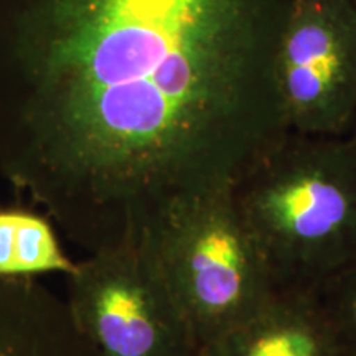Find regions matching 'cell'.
<instances>
[{
  "label": "cell",
  "mask_w": 356,
  "mask_h": 356,
  "mask_svg": "<svg viewBox=\"0 0 356 356\" xmlns=\"http://www.w3.org/2000/svg\"><path fill=\"white\" fill-rule=\"evenodd\" d=\"M293 0H0V173L88 254L233 186L289 132Z\"/></svg>",
  "instance_id": "obj_1"
},
{
  "label": "cell",
  "mask_w": 356,
  "mask_h": 356,
  "mask_svg": "<svg viewBox=\"0 0 356 356\" xmlns=\"http://www.w3.org/2000/svg\"><path fill=\"white\" fill-rule=\"evenodd\" d=\"M233 198L279 291L314 292L356 259V142L289 131Z\"/></svg>",
  "instance_id": "obj_2"
},
{
  "label": "cell",
  "mask_w": 356,
  "mask_h": 356,
  "mask_svg": "<svg viewBox=\"0 0 356 356\" xmlns=\"http://www.w3.org/2000/svg\"><path fill=\"white\" fill-rule=\"evenodd\" d=\"M142 239L200 348L279 292L236 208L233 186L177 204Z\"/></svg>",
  "instance_id": "obj_3"
},
{
  "label": "cell",
  "mask_w": 356,
  "mask_h": 356,
  "mask_svg": "<svg viewBox=\"0 0 356 356\" xmlns=\"http://www.w3.org/2000/svg\"><path fill=\"white\" fill-rule=\"evenodd\" d=\"M74 322L97 356H198L144 239L88 254L66 275Z\"/></svg>",
  "instance_id": "obj_4"
},
{
  "label": "cell",
  "mask_w": 356,
  "mask_h": 356,
  "mask_svg": "<svg viewBox=\"0 0 356 356\" xmlns=\"http://www.w3.org/2000/svg\"><path fill=\"white\" fill-rule=\"evenodd\" d=\"M289 131L350 136L356 113V3L293 0L277 56Z\"/></svg>",
  "instance_id": "obj_5"
},
{
  "label": "cell",
  "mask_w": 356,
  "mask_h": 356,
  "mask_svg": "<svg viewBox=\"0 0 356 356\" xmlns=\"http://www.w3.org/2000/svg\"><path fill=\"white\" fill-rule=\"evenodd\" d=\"M198 356H350L317 293L279 291L249 317L200 348Z\"/></svg>",
  "instance_id": "obj_6"
},
{
  "label": "cell",
  "mask_w": 356,
  "mask_h": 356,
  "mask_svg": "<svg viewBox=\"0 0 356 356\" xmlns=\"http://www.w3.org/2000/svg\"><path fill=\"white\" fill-rule=\"evenodd\" d=\"M0 356H97L63 299L38 279L0 275Z\"/></svg>",
  "instance_id": "obj_7"
},
{
  "label": "cell",
  "mask_w": 356,
  "mask_h": 356,
  "mask_svg": "<svg viewBox=\"0 0 356 356\" xmlns=\"http://www.w3.org/2000/svg\"><path fill=\"white\" fill-rule=\"evenodd\" d=\"M76 267L61 246L60 231L43 211L0 207V275L38 279L70 275Z\"/></svg>",
  "instance_id": "obj_8"
},
{
  "label": "cell",
  "mask_w": 356,
  "mask_h": 356,
  "mask_svg": "<svg viewBox=\"0 0 356 356\" xmlns=\"http://www.w3.org/2000/svg\"><path fill=\"white\" fill-rule=\"evenodd\" d=\"M320 304L350 356H356V259L320 284Z\"/></svg>",
  "instance_id": "obj_9"
},
{
  "label": "cell",
  "mask_w": 356,
  "mask_h": 356,
  "mask_svg": "<svg viewBox=\"0 0 356 356\" xmlns=\"http://www.w3.org/2000/svg\"><path fill=\"white\" fill-rule=\"evenodd\" d=\"M350 137L356 142V113H355V121H353V126H351V131H350Z\"/></svg>",
  "instance_id": "obj_10"
},
{
  "label": "cell",
  "mask_w": 356,
  "mask_h": 356,
  "mask_svg": "<svg viewBox=\"0 0 356 356\" xmlns=\"http://www.w3.org/2000/svg\"><path fill=\"white\" fill-rule=\"evenodd\" d=\"M353 2H355V3H356V0H353Z\"/></svg>",
  "instance_id": "obj_11"
}]
</instances>
